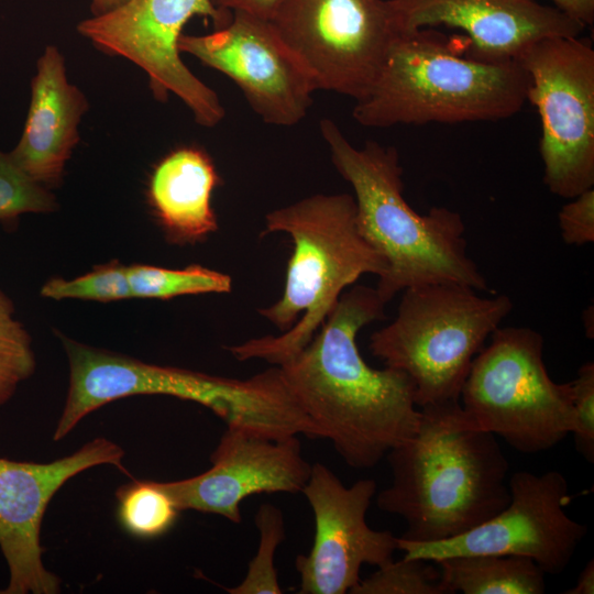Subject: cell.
<instances>
[{"label":"cell","mask_w":594,"mask_h":594,"mask_svg":"<svg viewBox=\"0 0 594 594\" xmlns=\"http://www.w3.org/2000/svg\"><path fill=\"white\" fill-rule=\"evenodd\" d=\"M385 305L376 288L359 285L342 293L311 341L277 365L320 438L358 470L375 466L420 421L409 376L370 366L356 345L363 327L385 318Z\"/></svg>","instance_id":"6da1fadb"},{"label":"cell","mask_w":594,"mask_h":594,"mask_svg":"<svg viewBox=\"0 0 594 594\" xmlns=\"http://www.w3.org/2000/svg\"><path fill=\"white\" fill-rule=\"evenodd\" d=\"M419 409L416 432L386 455L392 482L376 504L405 520L399 538L432 542L460 536L506 507L509 463L496 437L469 421L460 400Z\"/></svg>","instance_id":"7a4b0ae2"},{"label":"cell","mask_w":594,"mask_h":594,"mask_svg":"<svg viewBox=\"0 0 594 594\" xmlns=\"http://www.w3.org/2000/svg\"><path fill=\"white\" fill-rule=\"evenodd\" d=\"M320 131L334 167L354 191L360 233L386 262L376 287L386 304L397 293L424 284L453 283L488 290L486 278L468 254L461 215L447 207H431L420 215L408 205L394 146L369 141L358 148L330 119L320 121Z\"/></svg>","instance_id":"3957f363"},{"label":"cell","mask_w":594,"mask_h":594,"mask_svg":"<svg viewBox=\"0 0 594 594\" xmlns=\"http://www.w3.org/2000/svg\"><path fill=\"white\" fill-rule=\"evenodd\" d=\"M274 232L290 235L294 251L282 297L258 312L282 333L229 346L239 361L280 365L311 341L344 288L363 274L381 277L386 271L385 260L358 229L349 194H318L271 211L262 235Z\"/></svg>","instance_id":"277c9868"},{"label":"cell","mask_w":594,"mask_h":594,"mask_svg":"<svg viewBox=\"0 0 594 594\" xmlns=\"http://www.w3.org/2000/svg\"><path fill=\"white\" fill-rule=\"evenodd\" d=\"M454 47L433 28L398 34L372 88L355 101V121L366 128L497 121L522 109L529 77L518 61L484 62Z\"/></svg>","instance_id":"5b68a950"},{"label":"cell","mask_w":594,"mask_h":594,"mask_svg":"<svg viewBox=\"0 0 594 594\" xmlns=\"http://www.w3.org/2000/svg\"><path fill=\"white\" fill-rule=\"evenodd\" d=\"M403 292L395 319L371 336V353L409 376L419 408L460 400L475 355L514 307L510 297L453 283Z\"/></svg>","instance_id":"8992f818"},{"label":"cell","mask_w":594,"mask_h":594,"mask_svg":"<svg viewBox=\"0 0 594 594\" xmlns=\"http://www.w3.org/2000/svg\"><path fill=\"white\" fill-rule=\"evenodd\" d=\"M543 338L527 327H498L475 355L460 404L469 421L521 453L547 451L575 429L571 385L556 383Z\"/></svg>","instance_id":"52a82bcc"},{"label":"cell","mask_w":594,"mask_h":594,"mask_svg":"<svg viewBox=\"0 0 594 594\" xmlns=\"http://www.w3.org/2000/svg\"><path fill=\"white\" fill-rule=\"evenodd\" d=\"M527 101L541 121L540 155L549 191L571 199L594 186V50L580 36H553L518 59Z\"/></svg>","instance_id":"ba28073f"},{"label":"cell","mask_w":594,"mask_h":594,"mask_svg":"<svg viewBox=\"0 0 594 594\" xmlns=\"http://www.w3.org/2000/svg\"><path fill=\"white\" fill-rule=\"evenodd\" d=\"M271 23L316 90L363 98L398 35L388 0H283Z\"/></svg>","instance_id":"9c48e42d"},{"label":"cell","mask_w":594,"mask_h":594,"mask_svg":"<svg viewBox=\"0 0 594 594\" xmlns=\"http://www.w3.org/2000/svg\"><path fill=\"white\" fill-rule=\"evenodd\" d=\"M510 498L504 509L475 528L450 539L414 542L397 537L405 558L437 562L454 556L501 554L531 559L550 575L562 573L587 532L571 518L565 476L558 471H518L508 479Z\"/></svg>","instance_id":"30bf717a"},{"label":"cell","mask_w":594,"mask_h":594,"mask_svg":"<svg viewBox=\"0 0 594 594\" xmlns=\"http://www.w3.org/2000/svg\"><path fill=\"white\" fill-rule=\"evenodd\" d=\"M197 15L210 19L216 29L232 18L209 0H129L107 14L81 21L77 31L101 52L142 68L156 100L165 102L172 92L198 124L212 128L223 119L224 108L216 91L186 67L178 48L185 24Z\"/></svg>","instance_id":"8fae6325"},{"label":"cell","mask_w":594,"mask_h":594,"mask_svg":"<svg viewBox=\"0 0 594 594\" xmlns=\"http://www.w3.org/2000/svg\"><path fill=\"white\" fill-rule=\"evenodd\" d=\"M61 340L70 374L54 441L66 437L88 414L124 397L165 395L195 402L209 408L226 425L238 421L253 399L254 387L250 378H230L150 364L64 336Z\"/></svg>","instance_id":"7c38bea8"},{"label":"cell","mask_w":594,"mask_h":594,"mask_svg":"<svg viewBox=\"0 0 594 594\" xmlns=\"http://www.w3.org/2000/svg\"><path fill=\"white\" fill-rule=\"evenodd\" d=\"M178 48L232 79L268 124L294 125L312 103L310 76L271 21L232 12L212 33L182 34Z\"/></svg>","instance_id":"4fadbf2b"},{"label":"cell","mask_w":594,"mask_h":594,"mask_svg":"<svg viewBox=\"0 0 594 594\" xmlns=\"http://www.w3.org/2000/svg\"><path fill=\"white\" fill-rule=\"evenodd\" d=\"M314 514L315 535L307 556L298 554L299 594H345L360 582L364 564L381 566L393 560L397 537L375 530L366 513L376 494L373 480L346 487L324 464H311L302 490Z\"/></svg>","instance_id":"5bb4252c"},{"label":"cell","mask_w":594,"mask_h":594,"mask_svg":"<svg viewBox=\"0 0 594 594\" xmlns=\"http://www.w3.org/2000/svg\"><path fill=\"white\" fill-rule=\"evenodd\" d=\"M123 457V449L107 438H96L48 463L0 457V549L10 574L1 594L61 592V579L42 559L41 527L46 507L69 479L90 468L109 464L131 477Z\"/></svg>","instance_id":"9a60e30c"},{"label":"cell","mask_w":594,"mask_h":594,"mask_svg":"<svg viewBox=\"0 0 594 594\" xmlns=\"http://www.w3.org/2000/svg\"><path fill=\"white\" fill-rule=\"evenodd\" d=\"M211 466L198 475L160 482L178 509L242 520L240 505L251 495L301 493L311 471L297 436L274 439L227 427L210 455Z\"/></svg>","instance_id":"2e32d148"},{"label":"cell","mask_w":594,"mask_h":594,"mask_svg":"<svg viewBox=\"0 0 594 594\" xmlns=\"http://www.w3.org/2000/svg\"><path fill=\"white\" fill-rule=\"evenodd\" d=\"M398 34L444 25L466 34L475 59L518 61L535 43L580 36L585 25L537 0H388Z\"/></svg>","instance_id":"e0dca14e"},{"label":"cell","mask_w":594,"mask_h":594,"mask_svg":"<svg viewBox=\"0 0 594 594\" xmlns=\"http://www.w3.org/2000/svg\"><path fill=\"white\" fill-rule=\"evenodd\" d=\"M87 109L85 95L67 79L63 55L47 46L37 61L24 129L10 156L36 183L58 186Z\"/></svg>","instance_id":"ac0fdd59"},{"label":"cell","mask_w":594,"mask_h":594,"mask_svg":"<svg viewBox=\"0 0 594 594\" xmlns=\"http://www.w3.org/2000/svg\"><path fill=\"white\" fill-rule=\"evenodd\" d=\"M220 183L211 157L197 146L175 148L155 165L147 199L169 243H199L218 230L211 197Z\"/></svg>","instance_id":"d6986e66"},{"label":"cell","mask_w":594,"mask_h":594,"mask_svg":"<svg viewBox=\"0 0 594 594\" xmlns=\"http://www.w3.org/2000/svg\"><path fill=\"white\" fill-rule=\"evenodd\" d=\"M448 594H542L546 573L531 559L469 554L437 561Z\"/></svg>","instance_id":"ffe728a7"},{"label":"cell","mask_w":594,"mask_h":594,"mask_svg":"<svg viewBox=\"0 0 594 594\" xmlns=\"http://www.w3.org/2000/svg\"><path fill=\"white\" fill-rule=\"evenodd\" d=\"M132 298L170 299L184 295L229 293L231 277L200 265L173 270L146 264L128 266Z\"/></svg>","instance_id":"44dd1931"},{"label":"cell","mask_w":594,"mask_h":594,"mask_svg":"<svg viewBox=\"0 0 594 594\" xmlns=\"http://www.w3.org/2000/svg\"><path fill=\"white\" fill-rule=\"evenodd\" d=\"M118 519L130 535L153 539L165 535L180 510L160 482L133 480L116 493Z\"/></svg>","instance_id":"7402d4cb"},{"label":"cell","mask_w":594,"mask_h":594,"mask_svg":"<svg viewBox=\"0 0 594 594\" xmlns=\"http://www.w3.org/2000/svg\"><path fill=\"white\" fill-rule=\"evenodd\" d=\"M14 312L13 301L0 289V406L13 397L36 366L31 336Z\"/></svg>","instance_id":"603a6c76"},{"label":"cell","mask_w":594,"mask_h":594,"mask_svg":"<svg viewBox=\"0 0 594 594\" xmlns=\"http://www.w3.org/2000/svg\"><path fill=\"white\" fill-rule=\"evenodd\" d=\"M254 521L260 534L256 554L249 563L244 579L226 591L231 594H282L274 556L285 539L283 513L276 506L265 503L258 507Z\"/></svg>","instance_id":"cb8c5ba5"},{"label":"cell","mask_w":594,"mask_h":594,"mask_svg":"<svg viewBox=\"0 0 594 594\" xmlns=\"http://www.w3.org/2000/svg\"><path fill=\"white\" fill-rule=\"evenodd\" d=\"M351 594H448L437 562L420 558L389 561L360 582Z\"/></svg>","instance_id":"d4e9b609"},{"label":"cell","mask_w":594,"mask_h":594,"mask_svg":"<svg viewBox=\"0 0 594 594\" xmlns=\"http://www.w3.org/2000/svg\"><path fill=\"white\" fill-rule=\"evenodd\" d=\"M40 294L56 300L73 298L105 302L132 298L128 266L119 261L97 265L89 273L72 279L51 278Z\"/></svg>","instance_id":"484cf974"},{"label":"cell","mask_w":594,"mask_h":594,"mask_svg":"<svg viewBox=\"0 0 594 594\" xmlns=\"http://www.w3.org/2000/svg\"><path fill=\"white\" fill-rule=\"evenodd\" d=\"M57 208L48 188L32 179L12 160L0 151V221L12 223L29 212H51Z\"/></svg>","instance_id":"4316f807"},{"label":"cell","mask_w":594,"mask_h":594,"mask_svg":"<svg viewBox=\"0 0 594 594\" xmlns=\"http://www.w3.org/2000/svg\"><path fill=\"white\" fill-rule=\"evenodd\" d=\"M575 416L573 431L575 448L585 460L594 462V363L582 364L570 382Z\"/></svg>","instance_id":"83f0119b"},{"label":"cell","mask_w":594,"mask_h":594,"mask_svg":"<svg viewBox=\"0 0 594 594\" xmlns=\"http://www.w3.org/2000/svg\"><path fill=\"white\" fill-rule=\"evenodd\" d=\"M561 238L568 245L581 246L594 242V189L570 199L559 211Z\"/></svg>","instance_id":"f1b7e54d"},{"label":"cell","mask_w":594,"mask_h":594,"mask_svg":"<svg viewBox=\"0 0 594 594\" xmlns=\"http://www.w3.org/2000/svg\"><path fill=\"white\" fill-rule=\"evenodd\" d=\"M219 11L224 13L241 12L271 21L283 0H209Z\"/></svg>","instance_id":"f546056e"},{"label":"cell","mask_w":594,"mask_h":594,"mask_svg":"<svg viewBox=\"0 0 594 594\" xmlns=\"http://www.w3.org/2000/svg\"><path fill=\"white\" fill-rule=\"evenodd\" d=\"M553 6L585 26L594 22V0H550Z\"/></svg>","instance_id":"4dcf8cb0"},{"label":"cell","mask_w":594,"mask_h":594,"mask_svg":"<svg viewBox=\"0 0 594 594\" xmlns=\"http://www.w3.org/2000/svg\"><path fill=\"white\" fill-rule=\"evenodd\" d=\"M564 594H593L594 593V561L591 559L579 574L574 586L565 590Z\"/></svg>","instance_id":"1f68e13d"},{"label":"cell","mask_w":594,"mask_h":594,"mask_svg":"<svg viewBox=\"0 0 594 594\" xmlns=\"http://www.w3.org/2000/svg\"><path fill=\"white\" fill-rule=\"evenodd\" d=\"M128 1L129 0H90V10L92 16H99L120 8Z\"/></svg>","instance_id":"d6a6232c"},{"label":"cell","mask_w":594,"mask_h":594,"mask_svg":"<svg viewBox=\"0 0 594 594\" xmlns=\"http://www.w3.org/2000/svg\"><path fill=\"white\" fill-rule=\"evenodd\" d=\"M593 306L588 307L586 310H584L583 312V321H584V327H585V332H586V336L587 338L590 339H593V332H594V328H593Z\"/></svg>","instance_id":"836d02e7"}]
</instances>
